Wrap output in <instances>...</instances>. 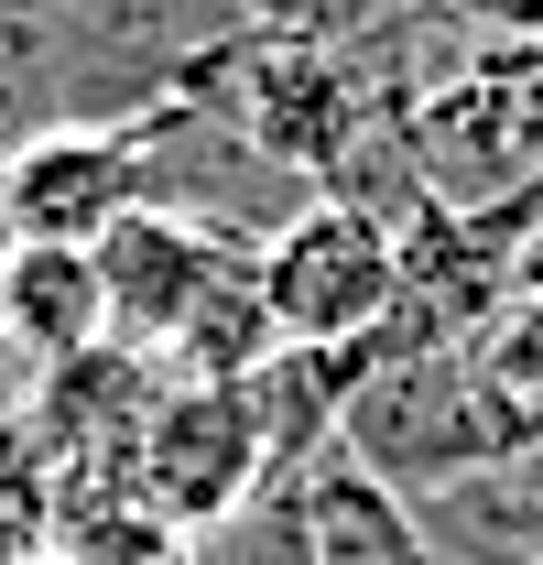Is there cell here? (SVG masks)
I'll use <instances>...</instances> for the list:
<instances>
[{
  "mask_svg": "<svg viewBox=\"0 0 543 565\" xmlns=\"http://www.w3.org/2000/svg\"><path fill=\"white\" fill-rule=\"evenodd\" d=\"M403 141L424 207L543 228V33H489L457 66L413 76Z\"/></svg>",
  "mask_w": 543,
  "mask_h": 565,
  "instance_id": "6da1fadb",
  "label": "cell"
},
{
  "mask_svg": "<svg viewBox=\"0 0 543 565\" xmlns=\"http://www.w3.org/2000/svg\"><path fill=\"white\" fill-rule=\"evenodd\" d=\"M251 282H262V316L294 359H359L392 327V294H403V228L338 196H305L251 239Z\"/></svg>",
  "mask_w": 543,
  "mask_h": 565,
  "instance_id": "7a4b0ae2",
  "label": "cell"
},
{
  "mask_svg": "<svg viewBox=\"0 0 543 565\" xmlns=\"http://www.w3.org/2000/svg\"><path fill=\"white\" fill-rule=\"evenodd\" d=\"M338 457L370 468L381 490H403V500H435V490H468V479H500V468H511L500 424L478 414L468 349L359 370L348 403H338Z\"/></svg>",
  "mask_w": 543,
  "mask_h": 565,
  "instance_id": "3957f363",
  "label": "cell"
},
{
  "mask_svg": "<svg viewBox=\"0 0 543 565\" xmlns=\"http://www.w3.org/2000/svg\"><path fill=\"white\" fill-rule=\"evenodd\" d=\"M272 490V435H262V403H251V381H174L152 424L131 435V500L163 522V533H228L251 500Z\"/></svg>",
  "mask_w": 543,
  "mask_h": 565,
  "instance_id": "277c9868",
  "label": "cell"
},
{
  "mask_svg": "<svg viewBox=\"0 0 543 565\" xmlns=\"http://www.w3.org/2000/svg\"><path fill=\"white\" fill-rule=\"evenodd\" d=\"M163 196V109L152 120H66L0 152V239L44 250H98L131 207Z\"/></svg>",
  "mask_w": 543,
  "mask_h": 565,
  "instance_id": "5b68a950",
  "label": "cell"
},
{
  "mask_svg": "<svg viewBox=\"0 0 543 565\" xmlns=\"http://www.w3.org/2000/svg\"><path fill=\"white\" fill-rule=\"evenodd\" d=\"M87 262H98V294H109V338L163 359V338L185 327V305H196L228 262H251V239L206 228L196 207H131Z\"/></svg>",
  "mask_w": 543,
  "mask_h": 565,
  "instance_id": "8992f818",
  "label": "cell"
},
{
  "mask_svg": "<svg viewBox=\"0 0 543 565\" xmlns=\"http://www.w3.org/2000/svg\"><path fill=\"white\" fill-rule=\"evenodd\" d=\"M0 349L11 370H66V359L109 349V294L87 250H44V239H0Z\"/></svg>",
  "mask_w": 543,
  "mask_h": 565,
  "instance_id": "52a82bcc",
  "label": "cell"
},
{
  "mask_svg": "<svg viewBox=\"0 0 543 565\" xmlns=\"http://www.w3.org/2000/svg\"><path fill=\"white\" fill-rule=\"evenodd\" d=\"M294 511H305V555L316 565H435V533L403 490H381L370 468L348 457H316L294 479Z\"/></svg>",
  "mask_w": 543,
  "mask_h": 565,
  "instance_id": "ba28073f",
  "label": "cell"
},
{
  "mask_svg": "<svg viewBox=\"0 0 543 565\" xmlns=\"http://www.w3.org/2000/svg\"><path fill=\"white\" fill-rule=\"evenodd\" d=\"M468 381H478V414L500 424V446H511V468L543 457V282H522V294L478 327Z\"/></svg>",
  "mask_w": 543,
  "mask_h": 565,
  "instance_id": "9c48e42d",
  "label": "cell"
},
{
  "mask_svg": "<svg viewBox=\"0 0 543 565\" xmlns=\"http://www.w3.org/2000/svg\"><path fill=\"white\" fill-rule=\"evenodd\" d=\"M272 359H283V338H272V316H262L251 262H228V273L185 305V327L163 338V370H174V381H217V392H228V381H262Z\"/></svg>",
  "mask_w": 543,
  "mask_h": 565,
  "instance_id": "30bf717a",
  "label": "cell"
},
{
  "mask_svg": "<svg viewBox=\"0 0 543 565\" xmlns=\"http://www.w3.org/2000/svg\"><path fill=\"white\" fill-rule=\"evenodd\" d=\"M44 565H196V544L163 533L141 500H76L44 533Z\"/></svg>",
  "mask_w": 543,
  "mask_h": 565,
  "instance_id": "8fae6325",
  "label": "cell"
},
{
  "mask_svg": "<svg viewBox=\"0 0 543 565\" xmlns=\"http://www.w3.org/2000/svg\"><path fill=\"white\" fill-rule=\"evenodd\" d=\"M251 33H272V44H338V55H359V44H392L413 22V0H228Z\"/></svg>",
  "mask_w": 543,
  "mask_h": 565,
  "instance_id": "7c38bea8",
  "label": "cell"
},
{
  "mask_svg": "<svg viewBox=\"0 0 543 565\" xmlns=\"http://www.w3.org/2000/svg\"><path fill=\"white\" fill-rule=\"evenodd\" d=\"M196 565H316L305 555V511H294V479H272L228 533H206L196 544Z\"/></svg>",
  "mask_w": 543,
  "mask_h": 565,
  "instance_id": "4fadbf2b",
  "label": "cell"
},
{
  "mask_svg": "<svg viewBox=\"0 0 543 565\" xmlns=\"http://www.w3.org/2000/svg\"><path fill=\"white\" fill-rule=\"evenodd\" d=\"M413 11H446V22H478V33H543V0H413Z\"/></svg>",
  "mask_w": 543,
  "mask_h": 565,
  "instance_id": "5bb4252c",
  "label": "cell"
},
{
  "mask_svg": "<svg viewBox=\"0 0 543 565\" xmlns=\"http://www.w3.org/2000/svg\"><path fill=\"white\" fill-rule=\"evenodd\" d=\"M522 282H543V228H533V250H522Z\"/></svg>",
  "mask_w": 543,
  "mask_h": 565,
  "instance_id": "9a60e30c",
  "label": "cell"
},
{
  "mask_svg": "<svg viewBox=\"0 0 543 565\" xmlns=\"http://www.w3.org/2000/svg\"><path fill=\"white\" fill-rule=\"evenodd\" d=\"M11 381H22V370H11V349H0V414H11Z\"/></svg>",
  "mask_w": 543,
  "mask_h": 565,
  "instance_id": "2e32d148",
  "label": "cell"
},
{
  "mask_svg": "<svg viewBox=\"0 0 543 565\" xmlns=\"http://www.w3.org/2000/svg\"><path fill=\"white\" fill-rule=\"evenodd\" d=\"M522 468H533V500H543V457H522Z\"/></svg>",
  "mask_w": 543,
  "mask_h": 565,
  "instance_id": "e0dca14e",
  "label": "cell"
}]
</instances>
